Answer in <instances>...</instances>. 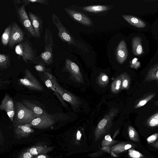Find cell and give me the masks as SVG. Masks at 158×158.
Returning <instances> with one entry per match:
<instances>
[{"instance_id": "44", "label": "cell", "mask_w": 158, "mask_h": 158, "mask_svg": "<svg viewBox=\"0 0 158 158\" xmlns=\"http://www.w3.org/2000/svg\"><path fill=\"white\" fill-rule=\"evenodd\" d=\"M13 3L14 5H18L21 3H22L21 0H13Z\"/></svg>"}, {"instance_id": "28", "label": "cell", "mask_w": 158, "mask_h": 158, "mask_svg": "<svg viewBox=\"0 0 158 158\" xmlns=\"http://www.w3.org/2000/svg\"><path fill=\"white\" fill-rule=\"evenodd\" d=\"M120 75L122 78L121 89H128L131 80L130 76L126 72L122 73Z\"/></svg>"}, {"instance_id": "7", "label": "cell", "mask_w": 158, "mask_h": 158, "mask_svg": "<svg viewBox=\"0 0 158 158\" xmlns=\"http://www.w3.org/2000/svg\"><path fill=\"white\" fill-rule=\"evenodd\" d=\"M19 85L24 86L30 89L38 91H43V87L38 79L31 72L26 68L23 77L18 80Z\"/></svg>"}, {"instance_id": "26", "label": "cell", "mask_w": 158, "mask_h": 158, "mask_svg": "<svg viewBox=\"0 0 158 158\" xmlns=\"http://www.w3.org/2000/svg\"><path fill=\"white\" fill-rule=\"evenodd\" d=\"M122 78L120 75L118 76L112 82L111 86L112 92L114 94L119 93L121 89Z\"/></svg>"}, {"instance_id": "14", "label": "cell", "mask_w": 158, "mask_h": 158, "mask_svg": "<svg viewBox=\"0 0 158 158\" xmlns=\"http://www.w3.org/2000/svg\"><path fill=\"white\" fill-rule=\"evenodd\" d=\"M64 9L69 15L79 23L87 26L92 25L91 19L83 13L68 8Z\"/></svg>"}, {"instance_id": "12", "label": "cell", "mask_w": 158, "mask_h": 158, "mask_svg": "<svg viewBox=\"0 0 158 158\" xmlns=\"http://www.w3.org/2000/svg\"><path fill=\"white\" fill-rule=\"evenodd\" d=\"M0 109L4 110L11 122L13 123L15 114V106L12 98L6 93L1 101Z\"/></svg>"}, {"instance_id": "6", "label": "cell", "mask_w": 158, "mask_h": 158, "mask_svg": "<svg viewBox=\"0 0 158 158\" xmlns=\"http://www.w3.org/2000/svg\"><path fill=\"white\" fill-rule=\"evenodd\" d=\"M44 73L51 79L56 89L64 101L69 103L74 108L77 107L81 103V101L78 98L61 86L56 78L51 73L49 69H48Z\"/></svg>"}, {"instance_id": "43", "label": "cell", "mask_w": 158, "mask_h": 158, "mask_svg": "<svg viewBox=\"0 0 158 158\" xmlns=\"http://www.w3.org/2000/svg\"><path fill=\"white\" fill-rule=\"evenodd\" d=\"M151 145L152 146L158 149V140L156 142L151 143Z\"/></svg>"}, {"instance_id": "47", "label": "cell", "mask_w": 158, "mask_h": 158, "mask_svg": "<svg viewBox=\"0 0 158 158\" xmlns=\"http://www.w3.org/2000/svg\"><path fill=\"white\" fill-rule=\"evenodd\" d=\"M154 104L155 106H158V99L156 101L154 102Z\"/></svg>"}, {"instance_id": "42", "label": "cell", "mask_w": 158, "mask_h": 158, "mask_svg": "<svg viewBox=\"0 0 158 158\" xmlns=\"http://www.w3.org/2000/svg\"><path fill=\"white\" fill-rule=\"evenodd\" d=\"M81 134L80 131H77V140H80L81 138Z\"/></svg>"}, {"instance_id": "39", "label": "cell", "mask_w": 158, "mask_h": 158, "mask_svg": "<svg viewBox=\"0 0 158 158\" xmlns=\"http://www.w3.org/2000/svg\"><path fill=\"white\" fill-rule=\"evenodd\" d=\"M33 158H51L48 156L47 155L42 154L35 156Z\"/></svg>"}, {"instance_id": "37", "label": "cell", "mask_w": 158, "mask_h": 158, "mask_svg": "<svg viewBox=\"0 0 158 158\" xmlns=\"http://www.w3.org/2000/svg\"><path fill=\"white\" fill-rule=\"evenodd\" d=\"M34 156L26 150L21 153L17 158H33Z\"/></svg>"}, {"instance_id": "16", "label": "cell", "mask_w": 158, "mask_h": 158, "mask_svg": "<svg viewBox=\"0 0 158 158\" xmlns=\"http://www.w3.org/2000/svg\"><path fill=\"white\" fill-rule=\"evenodd\" d=\"M14 132L18 138L28 137L34 132L33 129L25 124L13 123Z\"/></svg>"}, {"instance_id": "35", "label": "cell", "mask_w": 158, "mask_h": 158, "mask_svg": "<svg viewBox=\"0 0 158 158\" xmlns=\"http://www.w3.org/2000/svg\"><path fill=\"white\" fill-rule=\"evenodd\" d=\"M128 154L131 158H141L144 157L141 153L133 148L128 150Z\"/></svg>"}, {"instance_id": "9", "label": "cell", "mask_w": 158, "mask_h": 158, "mask_svg": "<svg viewBox=\"0 0 158 158\" xmlns=\"http://www.w3.org/2000/svg\"><path fill=\"white\" fill-rule=\"evenodd\" d=\"M14 5L17 17L22 25L32 37L36 39L31 22L26 12L25 6L23 5L19 7L17 5Z\"/></svg>"}, {"instance_id": "2", "label": "cell", "mask_w": 158, "mask_h": 158, "mask_svg": "<svg viewBox=\"0 0 158 158\" xmlns=\"http://www.w3.org/2000/svg\"><path fill=\"white\" fill-rule=\"evenodd\" d=\"M65 117V114L61 113H47L36 118L30 123L25 125L36 129H46L52 126L56 123L64 120Z\"/></svg>"}, {"instance_id": "45", "label": "cell", "mask_w": 158, "mask_h": 158, "mask_svg": "<svg viewBox=\"0 0 158 158\" xmlns=\"http://www.w3.org/2000/svg\"><path fill=\"white\" fill-rule=\"evenodd\" d=\"M119 129H118L115 132V133H114L113 137H112V139H114L115 138L116 136L119 134Z\"/></svg>"}, {"instance_id": "3", "label": "cell", "mask_w": 158, "mask_h": 158, "mask_svg": "<svg viewBox=\"0 0 158 158\" xmlns=\"http://www.w3.org/2000/svg\"><path fill=\"white\" fill-rule=\"evenodd\" d=\"M118 112V108L113 107L100 121L94 131V136L95 141L98 140L110 130L112 125L114 118L117 116Z\"/></svg>"}, {"instance_id": "34", "label": "cell", "mask_w": 158, "mask_h": 158, "mask_svg": "<svg viewBox=\"0 0 158 158\" xmlns=\"http://www.w3.org/2000/svg\"><path fill=\"white\" fill-rule=\"evenodd\" d=\"M23 5H28L31 3H39L42 4L47 5L49 4V2L47 0H21Z\"/></svg>"}, {"instance_id": "5", "label": "cell", "mask_w": 158, "mask_h": 158, "mask_svg": "<svg viewBox=\"0 0 158 158\" xmlns=\"http://www.w3.org/2000/svg\"><path fill=\"white\" fill-rule=\"evenodd\" d=\"M15 110V114L13 123L28 124L35 118L41 116L35 114L20 102L16 103Z\"/></svg>"}, {"instance_id": "41", "label": "cell", "mask_w": 158, "mask_h": 158, "mask_svg": "<svg viewBox=\"0 0 158 158\" xmlns=\"http://www.w3.org/2000/svg\"><path fill=\"white\" fill-rule=\"evenodd\" d=\"M0 146H2L3 145L4 143V136L3 135L1 131H0Z\"/></svg>"}, {"instance_id": "10", "label": "cell", "mask_w": 158, "mask_h": 158, "mask_svg": "<svg viewBox=\"0 0 158 158\" xmlns=\"http://www.w3.org/2000/svg\"><path fill=\"white\" fill-rule=\"evenodd\" d=\"M64 69L69 73L73 81L79 83L83 82L82 75L78 66L69 59H66Z\"/></svg>"}, {"instance_id": "15", "label": "cell", "mask_w": 158, "mask_h": 158, "mask_svg": "<svg viewBox=\"0 0 158 158\" xmlns=\"http://www.w3.org/2000/svg\"><path fill=\"white\" fill-rule=\"evenodd\" d=\"M38 74L46 86L52 91L54 94L57 97L63 106L65 107H67L66 103L56 89L51 79L44 73L40 72Z\"/></svg>"}, {"instance_id": "38", "label": "cell", "mask_w": 158, "mask_h": 158, "mask_svg": "<svg viewBox=\"0 0 158 158\" xmlns=\"http://www.w3.org/2000/svg\"><path fill=\"white\" fill-rule=\"evenodd\" d=\"M158 137V133H156L148 137L147 140L148 143H152L156 141Z\"/></svg>"}, {"instance_id": "46", "label": "cell", "mask_w": 158, "mask_h": 158, "mask_svg": "<svg viewBox=\"0 0 158 158\" xmlns=\"http://www.w3.org/2000/svg\"><path fill=\"white\" fill-rule=\"evenodd\" d=\"M110 153H111V156H112L113 157H117V155L116 154H115L114 152H110Z\"/></svg>"}, {"instance_id": "23", "label": "cell", "mask_w": 158, "mask_h": 158, "mask_svg": "<svg viewBox=\"0 0 158 158\" xmlns=\"http://www.w3.org/2000/svg\"><path fill=\"white\" fill-rule=\"evenodd\" d=\"M22 103L36 114L43 115L48 113L42 107L33 102L26 100H22Z\"/></svg>"}, {"instance_id": "4", "label": "cell", "mask_w": 158, "mask_h": 158, "mask_svg": "<svg viewBox=\"0 0 158 158\" xmlns=\"http://www.w3.org/2000/svg\"><path fill=\"white\" fill-rule=\"evenodd\" d=\"M44 49L39 56L40 61L45 65H49L53 62V49L54 46L53 36L50 28L46 26L44 36Z\"/></svg>"}, {"instance_id": "8", "label": "cell", "mask_w": 158, "mask_h": 158, "mask_svg": "<svg viewBox=\"0 0 158 158\" xmlns=\"http://www.w3.org/2000/svg\"><path fill=\"white\" fill-rule=\"evenodd\" d=\"M52 19L54 25L58 30L59 37L63 41L69 45L74 43L73 38L68 30L62 24L58 15L54 12L52 15Z\"/></svg>"}, {"instance_id": "19", "label": "cell", "mask_w": 158, "mask_h": 158, "mask_svg": "<svg viewBox=\"0 0 158 158\" xmlns=\"http://www.w3.org/2000/svg\"><path fill=\"white\" fill-rule=\"evenodd\" d=\"M54 148L47 147L46 145H37L33 146L27 149L26 150L33 156L45 154L52 151Z\"/></svg>"}, {"instance_id": "24", "label": "cell", "mask_w": 158, "mask_h": 158, "mask_svg": "<svg viewBox=\"0 0 158 158\" xmlns=\"http://www.w3.org/2000/svg\"><path fill=\"white\" fill-rule=\"evenodd\" d=\"M10 65V59L9 54H0V69L3 70L8 68Z\"/></svg>"}, {"instance_id": "30", "label": "cell", "mask_w": 158, "mask_h": 158, "mask_svg": "<svg viewBox=\"0 0 158 158\" xmlns=\"http://www.w3.org/2000/svg\"><path fill=\"white\" fill-rule=\"evenodd\" d=\"M128 132L129 138L131 140L135 142H139L138 133L133 127L131 126L128 127Z\"/></svg>"}, {"instance_id": "40", "label": "cell", "mask_w": 158, "mask_h": 158, "mask_svg": "<svg viewBox=\"0 0 158 158\" xmlns=\"http://www.w3.org/2000/svg\"><path fill=\"white\" fill-rule=\"evenodd\" d=\"M111 146H105L102 147L101 148V150L103 151L106 152L108 153H110V148Z\"/></svg>"}, {"instance_id": "32", "label": "cell", "mask_w": 158, "mask_h": 158, "mask_svg": "<svg viewBox=\"0 0 158 158\" xmlns=\"http://www.w3.org/2000/svg\"><path fill=\"white\" fill-rule=\"evenodd\" d=\"M147 124L149 127L158 126V112L151 116L147 121Z\"/></svg>"}, {"instance_id": "33", "label": "cell", "mask_w": 158, "mask_h": 158, "mask_svg": "<svg viewBox=\"0 0 158 158\" xmlns=\"http://www.w3.org/2000/svg\"><path fill=\"white\" fill-rule=\"evenodd\" d=\"M118 142L111 138L110 134L106 135L102 143V147L105 146H111L112 145Z\"/></svg>"}, {"instance_id": "36", "label": "cell", "mask_w": 158, "mask_h": 158, "mask_svg": "<svg viewBox=\"0 0 158 158\" xmlns=\"http://www.w3.org/2000/svg\"><path fill=\"white\" fill-rule=\"evenodd\" d=\"M45 65L42 62H40L39 63L34 66L36 71L40 73H44L47 71V69L45 67Z\"/></svg>"}, {"instance_id": "17", "label": "cell", "mask_w": 158, "mask_h": 158, "mask_svg": "<svg viewBox=\"0 0 158 158\" xmlns=\"http://www.w3.org/2000/svg\"><path fill=\"white\" fill-rule=\"evenodd\" d=\"M116 56L117 60L120 64H123L127 58L128 50L126 44L123 40L120 42L117 48Z\"/></svg>"}, {"instance_id": "31", "label": "cell", "mask_w": 158, "mask_h": 158, "mask_svg": "<svg viewBox=\"0 0 158 158\" xmlns=\"http://www.w3.org/2000/svg\"><path fill=\"white\" fill-rule=\"evenodd\" d=\"M109 81L108 76L105 73H101L98 77L97 81L98 84L101 86H104L107 85Z\"/></svg>"}, {"instance_id": "20", "label": "cell", "mask_w": 158, "mask_h": 158, "mask_svg": "<svg viewBox=\"0 0 158 158\" xmlns=\"http://www.w3.org/2000/svg\"><path fill=\"white\" fill-rule=\"evenodd\" d=\"M123 18L128 23L138 28H143L146 26V24L144 21L139 18L133 15H123Z\"/></svg>"}, {"instance_id": "21", "label": "cell", "mask_w": 158, "mask_h": 158, "mask_svg": "<svg viewBox=\"0 0 158 158\" xmlns=\"http://www.w3.org/2000/svg\"><path fill=\"white\" fill-rule=\"evenodd\" d=\"M142 42V39L140 36H135L132 39V52L135 56H140L144 53Z\"/></svg>"}, {"instance_id": "22", "label": "cell", "mask_w": 158, "mask_h": 158, "mask_svg": "<svg viewBox=\"0 0 158 158\" xmlns=\"http://www.w3.org/2000/svg\"><path fill=\"white\" fill-rule=\"evenodd\" d=\"M152 81H155L158 84V63L150 68L144 79V82H148Z\"/></svg>"}, {"instance_id": "1", "label": "cell", "mask_w": 158, "mask_h": 158, "mask_svg": "<svg viewBox=\"0 0 158 158\" xmlns=\"http://www.w3.org/2000/svg\"><path fill=\"white\" fill-rule=\"evenodd\" d=\"M15 51L16 53L27 63L36 65L41 62L36 51L27 38L24 39L22 42L16 45Z\"/></svg>"}, {"instance_id": "27", "label": "cell", "mask_w": 158, "mask_h": 158, "mask_svg": "<svg viewBox=\"0 0 158 158\" xmlns=\"http://www.w3.org/2000/svg\"><path fill=\"white\" fill-rule=\"evenodd\" d=\"M156 95V93L149 94L146 95L138 102L135 105L134 108L137 109L144 106L149 101L154 97Z\"/></svg>"}, {"instance_id": "13", "label": "cell", "mask_w": 158, "mask_h": 158, "mask_svg": "<svg viewBox=\"0 0 158 158\" xmlns=\"http://www.w3.org/2000/svg\"><path fill=\"white\" fill-rule=\"evenodd\" d=\"M28 15L34 30L36 39H40L43 30V21L40 15L30 11Z\"/></svg>"}, {"instance_id": "18", "label": "cell", "mask_w": 158, "mask_h": 158, "mask_svg": "<svg viewBox=\"0 0 158 158\" xmlns=\"http://www.w3.org/2000/svg\"><path fill=\"white\" fill-rule=\"evenodd\" d=\"M136 146L135 145L128 142H122L118 143L110 148V152L116 154H120Z\"/></svg>"}, {"instance_id": "29", "label": "cell", "mask_w": 158, "mask_h": 158, "mask_svg": "<svg viewBox=\"0 0 158 158\" xmlns=\"http://www.w3.org/2000/svg\"><path fill=\"white\" fill-rule=\"evenodd\" d=\"M11 28V24H10L6 28L2 34L1 41L2 44L6 46L8 44Z\"/></svg>"}, {"instance_id": "25", "label": "cell", "mask_w": 158, "mask_h": 158, "mask_svg": "<svg viewBox=\"0 0 158 158\" xmlns=\"http://www.w3.org/2000/svg\"><path fill=\"white\" fill-rule=\"evenodd\" d=\"M109 9L107 6L103 5H94L88 6L83 8L84 10L94 13H98L105 11Z\"/></svg>"}, {"instance_id": "11", "label": "cell", "mask_w": 158, "mask_h": 158, "mask_svg": "<svg viewBox=\"0 0 158 158\" xmlns=\"http://www.w3.org/2000/svg\"><path fill=\"white\" fill-rule=\"evenodd\" d=\"M9 48H12L17 44L22 42L24 40V33L20 27L15 22L11 24Z\"/></svg>"}]
</instances>
